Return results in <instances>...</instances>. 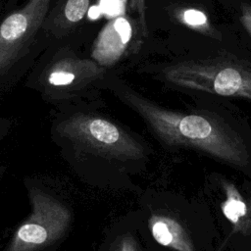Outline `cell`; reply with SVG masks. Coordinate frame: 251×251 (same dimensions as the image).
I'll return each instance as SVG.
<instances>
[{"instance_id": "cell-10", "label": "cell", "mask_w": 251, "mask_h": 251, "mask_svg": "<svg viewBox=\"0 0 251 251\" xmlns=\"http://www.w3.org/2000/svg\"><path fill=\"white\" fill-rule=\"evenodd\" d=\"M146 226L150 236L159 245L174 251H195L190 235L176 218L151 212Z\"/></svg>"}, {"instance_id": "cell-4", "label": "cell", "mask_w": 251, "mask_h": 251, "mask_svg": "<svg viewBox=\"0 0 251 251\" xmlns=\"http://www.w3.org/2000/svg\"><path fill=\"white\" fill-rule=\"evenodd\" d=\"M55 0H27L0 22V90L11 85L43 46V25Z\"/></svg>"}, {"instance_id": "cell-2", "label": "cell", "mask_w": 251, "mask_h": 251, "mask_svg": "<svg viewBox=\"0 0 251 251\" xmlns=\"http://www.w3.org/2000/svg\"><path fill=\"white\" fill-rule=\"evenodd\" d=\"M103 88L134 111L162 143L192 148L237 168L248 165L249 153L244 140L224 121L164 108L137 92L114 72L107 76Z\"/></svg>"}, {"instance_id": "cell-5", "label": "cell", "mask_w": 251, "mask_h": 251, "mask_svg": "<svg viewBox=\"0 0 251 251\" xmlns=\"http://www.w3.org/2000/svg\"><path fill=\"white\" fill-rule=\"evenodd\" d=\"M161 77L181 88L251 100V64L237 59L180 61L163 68Z\"/></svg>"}, {"instance_id": "cell-6", "label": "cell", "mask_w": 251, "mask_h": 251, "mask_svg": "<svg viewBox=\"0 0 251 251\" xmlns=\"http://www.w3.org/2000/svg\"><path fill=\"white\" fill-rule=\"evenodd\" d=\"M30 214L15 229L4 251H43L59 242L69 231L73 214L67 204L25 178Z\"/></svg>"}, {"instance_id": "cell-16", "label": "cell", "mask_w": 251, "mask_h": 251, "mask_svg": "<svg viewBox=\"0 0 251 251\" xmlns=\"http://www.w3.org/2000/svg\"><path fill=\"white\" fill-rule=\"evenodd\" d=\"M4 171H5V168H4V167H1V166H0V176H2V174H3V172H4Z\"/></svg>"}, {"instance_id": "cell-3", "label": "cell", "mask_w": 251, "mask_h": 251, "mask_svg": "<svg viewBox=\"0 0 251 251\" xmlns=\"http://www.w3.org/2000/svg\"><path fill=\"white\" fill-rule=\"evenodd\" d=\"M111 72L67 44H55L33 67L25 85L55 106L99 103V94Z\"/></svg>"}, {"instance_id": "cell-13", "label": "cell", "mask_w": 251, "mask_h": 251, "mask_svg": "<svg viewBox=\"0 0 251 251\" xmlns=\"http://www.w3.org/2000/svg\"><path fill=\"white\" fill-rule=\"evenodd\" d=\"M128 8L135 16V22L142 37H147L148 26L146 21V0H128Z\"/></svg>"}, {"instance_id": "cell-8", "label": "cell", "mask_w": 251, "mask_h": 251, "mask_svg": "<svg viewBox=\"0 0 251 251\" xmlns=\"http://www.w3.org/2000/svg\"><path fill=\"white\" fill-rule=\"evenodd\" d=\"M92 0L54 2L43 25L44 43L57 44L73 33L86 17Z\"/></svg>"}, {"instance_id": "cell-11", "label": "cell", "mask_w": 251, "mask_h": 251, "mask_svg": "<svg viewBox=\"0 0 251 251\" xmlns=\"http://www.w3.org/2000/svg\"><path fill=\"white\" fill-rule=\"evenodd\" d=\"M225 199L221 210L225 218L231 224L233 232L248 235L251 233V198L246 200L236 185L228 179H222Z\"/></svg>"}, {"instance_id": "cell-15", "label": "cell", "mask_w": 251, "mask_h": 251, "mask_svg": "<svg viewBox=\"0 0 251 251\" xmlns=\"http://www.w3.org/2000/svg\"><path fill=\"white\" fill-rule=\"evenodd\" d=\"M12 128V122L8 119L0 117V141H2L10 132Z\"/></svg>"}, {"instance_id": "cell-14", "label": "cell", "mask_w": 251, "mask_h": 251, "mask_svg": "<svg viewBox=\"0 0 251 251\" xmlns=\"http://www.w3.org/2000/svg\"><path fill=\"white\" fill-rule=\"evenodd\" d=\"M239 19L248 34L251 36V5L247 3L240 4Z\"/></svg>"}, {"instance_id": "cell-1", "label": "cell", "mask_w": 251, "mask_h": 251, "mask_svg": "<svg viewBox=\"0 0 251 251\" xmlns=\"http://www.w3.org/2000/svg\"><path fill=\"white\" fill-rule=\"evenodd\" d=\"M99 103L56 106L50 136L60 155L87 184L130 189L132 174L150 153L130 128L99 111Z\"/></svg>"}, {"instance_id": "cell-12", "label": "cell", "mask_w": 251, "mask_h": 251, "mask_svg": "<svg viewBox=\"0 0 251 251\" xmlns=\"http://www.w3.org/2000/svg\"><path fill=\"white\" fill-rule=\"evenodd\" d=\"M175 17L180 24L194 30L210 36L216 35V31L214 30L207 15L197 8H179L176 10Z\"/></svg>"}, {"instance_id": "cell-7", "label": "cell", "mask_w": 251, "mask_h": 251, "mask_svg": "<svg viewBox=\"0 0 251 251\" xmlns=\"http://www.w3.org/2000/svg\"><path fill=\"white\" fill-rule=\"evenodd\" d=\"M132 21L126 16L111 19L99 31L90 51V58L112 70L128 50L133 37Z\"/></svg>"}, {"instance_id": "cell-9", "label": "cell", "mask_w": 251, "mask_h": 251, "mask_svg": "<svg viewBox=\"0 0 251 251\" xmlns=\"http://www.w3.org/2000/svg\"><path fill=\"white\" fill-rule=\"evenodd\" d=\"M97 251H147L139 216L129 213L111 224Z\"/></svg>"}]
</instances>
